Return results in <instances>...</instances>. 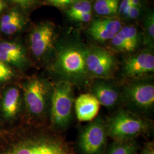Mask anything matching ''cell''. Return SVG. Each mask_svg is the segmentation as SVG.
Wrapping results in <instances>:
<instances>
[{"label": "cell", "instance_id": "1", "mask_svg": "<svg viewBox=\"0 0 154 154\" xmlns=\"http://www.w3.org/2000/svg\"><path fill=\"white\" fill-rule=\"evenodd\" d=\"M86 50L78 45H67L60 50L56 65L63 80L72 84L83 82L88 74Z\"/></svg>", "mask_w": 154, "mask_h": 154}, {"label": "cell", "instance_id": "2", "mask_svg": "<svg viewBox=\"0 0 154 154\" xmlns=\"http://www.w3.org/2000/svg\"><path fill=\"white\" fill-rule=\"evenodd\" d=\"M72 83L62 80L57 83L51 94V121L57 129H65L72 119L73 107Z\"/></svg>", "mask_w": 154, "mask_h": 154}, {"label": "cell", "instance_id": "3", "mask_svg": "<svg viewBox=\"0 0 154 154\" xmlns=\"http://www.w3.org/2000/svg\"><path fill=\"white\" fill-rule=\"evenodd\" d=\"M106 129L107 134L116 141H124L146 132L149 124L129 111L121 110L111 118Z\"/></svg>", "mask_w": 154, "mask_h": 154}, {"label": "cell", "instance_id": "4", "mask_svg": "<svg viewBox=\"0 0 154 154\" xmlns=\"http://www.w3.org/2000/svg\"><path fill=\"white\" fill-rule=\"evenodd\" d=\"M4 154H77L61 138L41 137L20 143Z\"/></svg>", "mask_w": 154, "mask_h": 154}, {"label": "cell", "instance_id": "5", "mask_svg": "<svg viewBox=\"0 0 154 154\" xmlns=\"http://www.w3.org/2000/svg\"><path fill=\"white\" fill-rule=\"evenodd\" d=\"M106 125L103 121L96 119L84 128L79 137V148L84 154H101L107 139Z\"/></svg>", "mask_w": 154, "mask_h": 154}, {"label": "cell", "instance_id": "6", "mask_svg": "<svg viewBox=\"0 0 154 154\" xmlns=\"http://www.w3.org/2000/svg\"><path fill=\"white\" fill-rule=\"evenodd\" d=\"M49 85L44 80L35 78L28 81L24 87L25 100L28 111L33 116H42L50 95Z\"/></svg>", "mask_w": 154, "mask_h": 154}, {"label": "cell", "instance_id": "7", "mask_svg": "<svg viewBox=\"0 0 154 154\" xmlns=\"http://www.w3.org/2000/svg\"><path fill=\"white\" fill-rule=\"evenodd\" d=\"M86 65L88 74L92 77L106 79L113 74L116 62L109 51L95 46L86 50Z\"/></svg>", "mask_w": 154, "mask_h": 154}, {"label": "cell", "instance_id": "8", "mask_svg": "<svg viewBox=\"0 0 154 154\" xmlns=\"http://www.w3.org/2000/svg\"><path fill=\"white\" fill-rule=\"evenodd\" d=\"M123 97L127 103L134 109L147 111L154 105V86L149 82H133L124 88Z\"/></svg>", "mask_w": 154, "mask_h": 154}, {"label": "cell", "instance_id": "9", "mask_svg": "<svg viewBox=\"0 0 154 154\" xmlns=\"http://www.w3.org/2000/svg\"><path fill=\"white\" fill-rule=\"evenodd\" d=\"M54 32V26L48 22L41 23L33 30L30 35V44L34 55L42 57L51 49Z\"/></svg>", "mask_w": 154, "mask_h": 154}, {"label": "cell", "instance_id": "10", "mask_svg": "<svg viewBox=\"0 0 154 154\" xmlns=\"http://www.w3.org/2000/svg\"><path fill=\"white\" fill-rule=\"evenodd\" d=\"M154 71V56L149 52H144L127 60L123 74L128 78L142 77Z\"/></svg>", "mask_w": 154, "mask_h": 154}, {"label": "cell", "instance_id": "11", "mask_svg": "<svg viewBox=\"0 0 154 154\" xmlns=\"http://www.w3.org/2000/svg\"><path fill=\"white\" fill-rule=\"evenodd\" d=\"M122 28L121 22L116 19L103 18L94 20L88 33L95 40L105 42L112 38Z\"/></svg>", "mask_w": 154, "mask_h": 154}, {"label": "cell", "instance_id": "12", "mask_svg": "<svg viewBox=\"0 0 154 154\" xmlns=\"http://www.w3.org/2000/svg\"><path fill=\"white\" fill-rule=\"evenodd\" d=\"M91 91L100 105L107 109L114 107L119 101L120 95L118 91L109 83L102 81H96L92 85Z\"/></svg>", "mask_w": 154, "mask_h": 154}, {"label": "cell", "instance_id": "13", "mask_svg": "<svg viewBox=\"0 0 154 154\" xmlns=\"http://www.w3.org/2000/svg\"><path fill=\"white\" fill-rule=\"evenodd\" d=\"M100 103L91 94H83L75 100V110L77 118L79 121L87 122L93 120L97 116Z\"/></svg>", "mask_w": 154, "mask_h": 154}, {"label": "cell", "instance_id": "14", "mask_svg": "<svg viewBox=\"0 0 154 154\" xmlns=\"http://www.w3.org/2000/svg\"><path fill=\"white\" fill-rule=\"evenodd\" d=\"M111 40L113 47L116 49L123 52H132L138 47V31L134 26H124Z\"/></svg>", "mask_w": 154, "mask_h": 154}, {"label": "cell", "instance_id": "15", "mask_svg": "<svg viewBox=\"0 0 154 154\" xmlns=\"http://www.w3.org/2000/svg\"><path fill=\"white\" fill-rule=\"evenodd\" d=\"M0 60L5 63L21 66L25 61V55L22 47L14 42L0 43Z\"/></svg>", "mask_w": 154, "mask_h": 154}, {"label": "cell", "instance_id": "16", "mask_svg": "<svg viewBox=\"0 0 154 154\" xmlns=\"http://www.w3.org/2000/svg\"><path fill=\"white\" fill-rule=\"evenodd\" d=\"M20 106V93L16 88L9 89L2 99V110L6 118H12L16 115Z\"/></svg>", "mask_w": 154, "mask_h": 154}, {"label": "cell", "instance_id": "17", "mask_svg": "<svg viewBox=\"0 0 154 154\" xmlns=\"http://www.w3.org/2000/svg\"><path fill=\"white\" fill-rule=\"evenodd\" d=\"M23 22L20 14L16 11H13L5 14L1 19L0 30L5 34H13L21 30Z\"/></svg>", "mask_w": 154, "mask_h": 154}, {"label": "cell", "instance_id": "18", "mask_svg": "<svg viewBox=\"0 0 154 154\" xmlns=\"http://www.w3.org/2000/svg\"><path fill=\"white\" fill-rule=\"evenodd\" d=\"M119 0H97L94 4L96 13L100 16L116 14L118 10Z\"/></svg>", "mask_w": 154, "mask_h": 154}, {"label": "cell", "instance_id": "19", "mask_svg": "<svg viewBox=\"0 0 154 154\" xmlns=\"http://www.w3.org/2000/svg\"><path fill=\"white\" fill-rule=\"evenodd\" d=\"M137 150V145L131 140L124 141H116L108 154H135Z\"/></svg>", "mask_w": 154, "mask_h": 154}, {"label": "cell", "instance_id": "20", "mask_svg": "<svg viewBox=\"0 0 154 154\" xmlns=\"http://www.w3.org/2000/svg\"><path fill=\"white\" fill-rule=\"evenodd\" d=\"M91 12V4L88 0H79L73 4L67 11L69 17L73 16Z\"/></svg>", "mask_w": 154, "mask_h": 154}, {"label": "cell", "instance_id": "21", "mask_svg": "<svg viewBox=\"0 0 154 154\" xmlns=\"http://www.w3.org/2000/svg\"><path fill=\"white\" fill-rule=\"evenodd\" d=\"M13 75L11 69L4 62L0 60V82L5 81Z\"/></svg>", "mask_w": 154, "mask_h": 154}, {"label": "cell", "instance_id": "22", "mask_svg": "<svg viewBox=\"0 0 154 154\" xmlns=\"http://www.w3.org/2000/svg\"><path fill=\"white\" fill-rule=\"evenodd\" d=\"M146 25L147 33L151 41H153L154 37V14H151L147 17L146 21Z\"/></svg>", "mask_w": 154, "mask_h": 154}, {"label": "cell", "instance_id": "23", "mask_svg": "<svg viewBox=\"0 0 154 154\" xmlns=\"http://www.w3.org/2000/svg\"><path fill=\"white\" fill-rule=\"evenodd\" d=\"M50 4L57 7H66L72 5L79 0H47Z\"/></svg>", "mask_w": 154, "mask_h": 154}, {"label": "cell", "instance_id": "24", "mask_svg": "<svg viewBox=\"0 0 154 154\" xmlns=\"http://www.w3.org/2000/svg\"><path fill=\"white\" fill-rule=\"evenodd\" d=\"M73 20L80 22H88L91 19V12L86 13L73 16L70 17Z\"/></svg>", "mask_w": 154, "mask_h": 154}, {"label": "cell", "instance_id": "25", "mask_svg": "<svg viewBox=\"0 0 154 154\" xmlns=\"http://www.w3.org/2000/svg\"><path fill=\"white\" fill-rule=\"evenodd\" d=\"M131 5V0H122L119 8H118L119 13L121 14H124L126 17Z\"/></svg>", "mask_w": 154, "mask_h": 154}, {"label": "cell", "instance_id": "26", "mask_svg": "<svg viewBox=\"0 0 154 154\" xmlns=\"http://www.w3.org/2000/svg\"><path fill=\"white\" fill-rule=\"evenodd\" d=\"M139 14H140L139 7L131 5L126 17H129L131 19H135L139 16Z\"/></svg>", "mask_w": 154, "mask_h": 154}, {"label": "cell", "instance_id": "27", "mask_svg": "<svg viewBox=\"0 0 154 154\" xmlns=\"http://www.w3.org/2000/svg\"><path fill=\"white\" fill-rule=\"evenodd\" d=\"M21 6L23 8H27L33 5L35 2V0H11Z\"/></svg>", "mask_w": 154, "mask_h": 154}, {"label": "cell", "instance_id": "28", "mask_svg": "<svg viewBox=\"0 0 154 154\" xmlns=\"http://www.w3.org/2000/svg\"><path fill=\"white\" fill-rule=\"evenodd\" d=\"M141 154H154V147L152 146L147 147Z\"/></svg>", "mask_w": 154, "mask_h": 154}, {"label": "cell", "instance_id": "29", "mask_svg": "<svg viewBox=\"0 0 154 154\" xmlns=\"http://www.w3.org/2000/svg\"><path fill=\"white\" fill-rule=\"evenodd\" d=\"M131 4L132 5L138 7H139L140 5V0H131Z\"/></svg>", "mask_w": 154, "mask_h": 154}, {"label": "cell", "instance_id": "30", "mask_svg": "<svg viewBox=\"0 0 154 154\" xmlns=\"http://www.w3.org/2000/svg\"><path fill=\"white\" fill-rule=\"evenodd\" d=\"M5 7V3L3 0H0V13L2 11Z\"/></svg>", "mask_w": 154, "mask_h": 154}]
</instances>
